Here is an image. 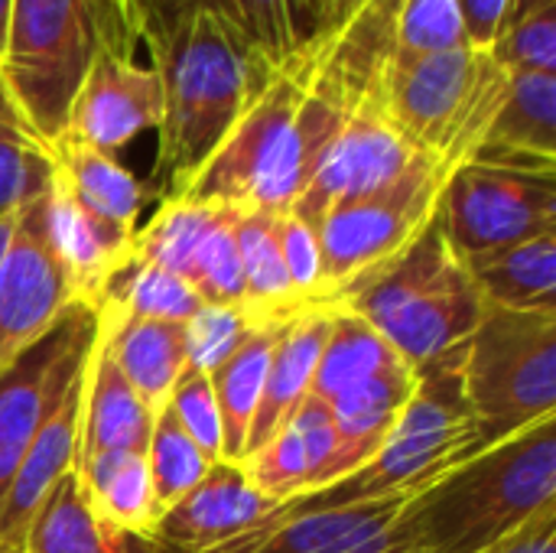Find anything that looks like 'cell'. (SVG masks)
<instances>
[{"instance_id":"6da1fadb","label":"cell","mask_w":556,"mask_h":553,"mask_svg":"<svg viewBox=\"0 0 556 553\" xmlns=\"http://www.w3.org/2000/svg\"><path fill=\"white\" fill-rule=\"evenodd\" d=\"M362 85L368 78L349 75L316 36L274 68L179 196L238 212H293Z\"/></svg>"},{"instance_id":"7a4b0ae2","label":"cell","mask_w":556,"mask_h":553,"mask_svg":"<svg viewBox=\"0 0 556 553\" xmlns=\"http://www.w3.org/2000/svg\"><path fill=\"white\" fill-rule=\"evenodd\" d=\"M163 85L150 189L173 199L222 143L277 65L215 10H192L147 39Z\"/></svg>"},{"instance_id":"3957f363","label":"cell","mask_w":556,"mask_h":553,"mask_svg":"<svg viewBox=\"0 0 556 553\" xmlns=\"http://www.w3.org/2000/svg\"><path fill=\"white\" fill-rule=\"evenodd\" d=\"M547 505H556V414L414 495L394 541L414 553H485Z\"/></svg>"},{"instance_id":"277c9868","label":"cell","mask_w":556,"mask_h":553,"mask_svg":"<svg viewBox=\"0 0 556 553\" xmlns=\"http://www.w3.org/2000/svg\"><path fill=\"white\" fill-rule=\"evenodd\" d=\"M463 349L453 355L424 365L417 372V388L391 427L381 450L352 476L287 499L267 512L270 518H290L300 512L342 508V505H368L384 499H414L446 479L453 469L469 463L485 450L476 417L463 394L459 378Z\"/></svg>"},{"instance_id":"5b68a950","label":"cell","mask_w":556,"mask_h":553,"mask_svg":"<svg viewBox=\"0 0 556 553\" xmlns=\"http://www.w3.org/2000/svg\"><path fill=\"white\" fill-rule=\"evenodd\" d=\"M140 29L117 0H13L0 85L26 127L49 147L104 46L137 49Z\"/></svg>"},{"instance_id":"8992f818","label":"cell","mask_w":556,"mask_h":553,"mask_svg":"<svg viewBox=\"0 0 556 553\" xmlns=\"http://www.w3.org/2000/svg\"><path fill=\"white\" fill-rule=\"evenodd\" d=\"M508 78L489 49L463 46L420 59L384 52L371 85L404 140L453 173L479 153L505 101Z\"/></svg>"},{"instance_id":"52a82bcc","label":"cell","mask_w":556,"mask_h":553,"mask_svg":"<svg viewBox=\"0 0 556 553\" xmlns=\"http://www.w3.org/2000/svg\"><path fill=\"white\" fill-rule=\"evenodd\" d=\"M345 306L371 323L414 372L463 349L489 313L437 218L391 271Z\"/></svg>"},{"instance_id":"ba28073f","label":"cell","mask_w":556,"mask_h":553,"mask_svg":"<svg viewBox=\"0 0 556 553\" xmlns=\"http://www.w3.org/2000/svg\"><path fill=\"white\" fill-rule=\"evenodd\" d=\"M459 378L489 447L556 414V313L489 306L463 345Z\"/></svg>"},{"instance_id":"9c48e42d","label":"cell","mask_w":556,"mask_h":553,"mask_svg":"<svg viewBox=\"0 0 556 553\" xmlns=\"http://www.w3.org/2000/svg\"><path fill=\"white\" fill-rule=\"evenodd\" d=\"M450 176V169L424 156L391 186L326 212L316 225L326 306L355 300L420 241L440 212Z\"/></svg>"},{"instance_id":"30bf717a","label":"cell","mask_w":556,"mask_h":553,"mask_svg":"<svg viewBox=\"0 0 556 553\" xmlns=\"http://www.w3.org/2000/svg\"><path fill=\"white\" fill-rule=\"evenodd\" d=\"M437 222L456 257L472 267L498 251L554 235L556 176L551 169L469 160L446 179Z\"/></svg>"},{"instance_id":"8fae6325","label":"cell","mask_w":556,"mask_h":553,"mask_svg":"<svg viewBox=\"0 0 556 553\" xmlns=\"http://www.w3.org/2000/svg\"><path fill=\"white\" fill-rule=\"evenodd\" d=\"M98 336V310L68 303L29 349L0 368V505L36 430L85 375Z\"/></svg>"},{"instance_id":"7c38bea8","label":"cell","mask_w":556,"mask_h":553,"mask_svg":"<svg viewBox=\"0 0 556 553\" xmlns=\"http://www.w3.org/2000/svg\"><path fill=\"white\" fill-rule=\"evenodd\" d=\"M417 160H424V153H417L404 140V134L388 121L368 78V85L355 91L349 114L329 140L306 192L287 215H296L316 231L329 209L391 186Z\"/></svg>"},{"instance_id":"4fadbf2b","label":"cell","mask_w":556,"mask_h":553,"mask_svg":"<svg viewBox=\"0 0 556 553\" xmlns=\"http://www.w3.org/2000/svg\"><path fill=\"white\" fill-rule=\"evenodd\" d=\"M49 189L16 209L0 261V368L75 303V284L49 238Z\"/></svg>"},{"instance_id":"5bb4252c","label":"cell","mask_w":556,"mask_h":553,"mask_svg":"<svg viewBox=\"0 0 556 553\" xmlns=\"http://www.w3.org/2000/svg\"><path fill=\"white\" fill-rule=\"evenodd\" d=\"M160 121L163 85L156 68L140 65L130 49L104 46L72 98L62 134L114 156L140 134L156 130Z\"/></svg>"},{"instance_id":"9a60e30c","label":"cell","mask_w":556,"mask_h":553,"mask_svg":"<svg viewBox=\"0 0 556 553\" xmlns=\"http://www.w3.org/2000/svg\"><path fill=\"white\" fill-rule=\"evenodd\" d=\"M410 499L300 512L290 518L264 515L235 541L208 553H388L397 548L394 521Z\"/></svg>"},{"instance_id":"2e32d148","label":"cell","mask_w":556,"mask_h":553,"mask_svg":"<svg viewBox=\"0 0 556 553\" xmlns=\"http://www.w3.org/2000/svg\"><path fill=\"white\" fill-rule=\"evenodd\" d=\"M267 512L274 502L248 479V469L218 460L186 499L160 515L153 541L163 553H208L244 535Z\"/></svg>"},{"instance_id":"e0dca14e","label":"cell","mask_w":556,"mask_h":553,"mask_svg":"<svg viewBox=\"0 0 556 553\" xmlns=\"http://www.w3.org/2000/svg\"><path fill=\"white\" fill-rule=\"evenodd\" d=\"M81 388L85 375L65 391V398L52 407V414L36 430L29 450L23 453L10 489L0 505V548L20 551L23 535L49 495V489L75 466L78 456V427H81Z\"/></svg>"},{"instance_id":"ac0fdd59","label":"cell","mask_w":556,"mask_h":553,"mask_svg":"<svg viewBox=\"0 0 556 553\" xmlns=\"http://www.w3.org/2000/svg\"><path fill=\"white\" fill-rule=\"evenodd\" d=\"M414 388H417V372L410 365H397L358 388H349L336 401H329V411L336 420V450H332V460L319 469L309 492L326 489L358 473L388 440Z\"/></svg>"},{"instance_id":"d6986e66","label":"cell","mask_w":556,"mask_h":553,"mask_svg":"<svg viewBox=\"0 0 556 553\" xmlns=\"http://www.w3.org/2000/svg\"><path fill=\"white\" fill-rule=\"evenodd\" d=\"M332 313L336 306H306L280 332L241 463H248L257 450H264L270 437L293 417V411L313 394V375L329 339Z\"/></svg>"},{"instance_id":"ffe728a7","label":"cell","mask_w":556,"mask_h":553,"mask_svg":"<svg viewBox=\"0 0 556 553\" xmlns=\"http://www.w3.org/2000/svg\"><path fill=\"white\" fill-rule=\"evenodd\" d=\"M153 420H156V414L124 378L104 336L98 332L88 368H85L81 427H78V456L75 460L114 453V450L147 453Z\"/></svg>"},{"instance_id":"44dd1931","label":"cell","mask_w":556,"mask_h":553,"mask_svg":"<svg viewBox=\"0 0 556 553\" xmlns=\"http://www.w3.org/2000/svg\"><path fill=\"white\" fill-rule=\"evenodd\" d=\"M134 7L143 42L192 10H215L257 52H264L270 65L296 59L316 39L300 10V0H134Z\"/></svg>"},{"instance_id":"7402d4cb","label":"cell","mask_w":556,"mask_h":553,"mask_svg":"<svg viewBox=\"0 0 556 553\" xmlns=\"http://www.w3.org/2000/svg\"><path fill=\"white\" fill-rule=\"evenodd\" d=\"M472 160L556 173V75L515 72Z\"/></svg>"},{"instance_id":"603a6c76","label":"cell","mask_w":556,"mask_h":553,"mask_svg":"<svg viewBox=\"0 0 556 553\" xmlns=\"http://www.w3.org/2000/svg\"><path fill=\"white\" fill-rule=\"evenodd\" d=\"M52 179L94 218L121 228L137 231V218L147 202H160L150 183L137 179L117 156L101 153L68 134H59L49 147Z\"/></svg>"},{"instance_id":"cb8c5ba5","label":"cell","mask_w":556,"mask_h":553,"mask_svg":"<svg viewBox=\"0 0 556 553\" xmlns=\"http://www.w3.org/2000/svg\"><path fill=\"white\" fill-rule=\"evenodd\" d=\"M46 205H49V238L75 284V297L81 303L98 306L104 284L134 254V231H121L94 218L55 179L49 183Z\"/></svg>"},{"instance_id":"d4e9b609","label":"cell","mask_w":556,"mask_h":553,"mask_svg":"<svg viewBox=\"0 0 556 553\" xmlns=\"http://www.w3.org/2000/svg\"><path fill=\"white\" fill-rule=\"evenodd\" d=\"M20 553H163V548L98 518L72 466L36 508Z\"/></svg>"},{"instance_id":"484cf974","label":"cell","mask_w":556,"mask_h":553,"mask_svg":"<svg viewBox=\"0 0 556 553\" xmlns=\"http://www.w3.org/2000/svg\"><path fill=\"white\" fill-rule=\"evenodd\" d=\"M98 332L104 336L117 368L134 385V391L150 404L153 414H160L186 368L182 323L134 319L98 306Z\"/></svg>"},{"instance_id":"4316f807","label":"cell","mask_w":556,"mask_h":553,"mask_svg":"<svg viewBox=\"0 0 556 553\" xmlns=\"http://www.w3.org/2000/svg\"><path fill=\"white\" fill-rule=\"evenodd\" d=\"M290 319L293 316H277V319L261 323L244 339V345L222 368H215L208 375L215 404H218V417H222V460H228V463L244 460V443H248L254 414L261 407L270 355H274V345Z\"/></svg>"},{"instance_id":"83f0119b","label":"cell","mask_w":556,"mask_h":553,"mask_svg":"<svg viewBox=\"0 0 556 553\" xmlns=\"http://www.w3.org/2000/svg\"><path fill=\"white\" fill-rule=\"evenodd\" d=\"M238 209L222 202H199V199H163L160 209L147 225H137L134 231V261L163 267L189 284L205 244L222 231Z\"/></svg>"},{"instance_id":"f1b7e54d","label":"cell","mask_w":556,"mask_h":553,"mask_svg":"<svg viewBox=\"0 0 556 553\" xmlns=\"http://www.w3.org/2000/svg\"><path fill=\"white\" fill-rule=\"evenodd\" d=\"M75 473L98 518L143 538L156 535V521L163 508L153 492L147 453H130V450L98 453L88 460H75Z\"/></svg>"},{"instance_id":"f546056e","label":"cell","mask_w":556,"mask_h":553,"mask_svg":"<svg viewBox=\"0 0 556 553\" xmlns=\"http://www.w3.org/2000/svg\"><path fill=\"white\" fill-rule=\"evenodd\" d=\"M482 300L498 310L556 313V231L469 267Z\"/></svg>"},{"instance_id":"4dcf8cb0","label":"cell","mask_w":556,"mask_h":553,"mask_svg":"<svg viewBox=\"0 0 556 553\" xmlns=\"http://www.w3.org/2000/svg\"><path fill=\"white\" fill-rule=\"evenodd\" d=\"M397 365L407 362L384 342V336L371 323H365L349 306H336L329 339L313 375V394L329 404L349 388H358Z\"/></svg>"},{"instance_id":"1f68e13d","label":"cell","mask_w":556,"mask_h":553,"mask_svg":"<svg viewBox=\"0 0 556 553\" xmlns=\"http://www.w3.org/2000/svg\"><path fill=\"white\" fill-rule=\"evenodd\" d=\"M235 251L244 280V303L264 316H293L296 303L280 248V215L241 212L235 222Z\"/></svg>"},{"instance_id":"d6a6232c","label":"cell","mask_w":556,"mask_h":553,"mask_svg":"<svg viewBox=\"0 0 556 553\" xmlns=\"http://www.w3.org/2000/svg\"><path fill=\"white\" fill-rule=\"evenodd\" d=\"M98 306L114 310L121 316L134 319H160V323H186L199 306V293L176 274L143 264V261H127L101 290ZM94 306V310H98Z\"/></svg>"},{"instance_id":"836d02e7","label":"cell","mask_w":556,"mask_h":553,"mask_svg":"<svg viewBox=\"0 0 556 553\" xmlns=\"http://www.w3.org/2000/svg\"><path fill=\"white\" fill-rule=\"evenodd\" d=\"M52 183L46 143L26 127L0 85V218L16 215L20 205L42 196Z\"/></svg>"},{"instance_id":"e575fe53","label":"cell","mask_w":556,"mask_h":553,"mask_svg":"<svg viewBox=\"0 0 556 553\" xmlns=\"http://www.w3.org/2000/svg\"><path fill=\"white\" fill-rule=\"evenodd\" d=\"M147 466L156 502L166 512L169 505L186 499L212 473L215 463L192 443V437L179 427L173 411L163 407L153 420V433L147 443Z\"/></svg>"},{"instance_id":"d590c367","label":"cell","mask_w":556,"mask_h":553,"mask_svg":"<svg viewBox=\"0 0 556 553\" xmlns=\"http://www.w3.org/2000/svg\"><path fill=\"white\" fill-rule=\"evenodd\" d=\"M296 316V313H293ZM267 319L277 316H264L251 306H212L202 303L186 323H182V339H186V368L205 372L212 375L215 368H222L241 345L244 339Z\"/></svg>"},{"instance_id":"8d00e7d4","label":"cell","mask_w":556,"mask_h":553,"mask_svg":"<svg viewBox=\"0 0 556 553\" xmlns=\"http://www.w3.org/2000/svg\"><path fill=\"white\" fill-rule=\"evenodd\" d=\"M463 46L469 42L459 16V0H404L391 26L388 55L420 59Z\"/></svg>"},{"instance_id":"74e56055","label":"cell","mask_w":556,"mask_h":553,"mask_svg":"<svg viewBox=\"0 0 556 553\" xmlns=\"http://www.w3.org/2000/svg\"><path fill=\"white\" fill-rule=\"evenodd\" d=\"M248 469V479L274 502H287L296 499L303 492H309L316 466L309 460V450L303 443V437L296 433V427L287 420L264 450H257L248 463H241Z\"/></svg>"},{"instance_id":"f35d334b","label":"cell","mask_w":556,"mask_h":553,"mask_svg":"<svg viewBox=\"0 0 556 553\" xmlns=\"http://www.w3.org/2000/svg\"><path fill=\"white\" fill-rule=\"evenodd\" d=\"M489 52L508 75L515 72L556 75V3L511 20Z\"/></svg>"},{"instance_id":"ab89813d","label":"cell","mask_w":556,"mask_h":553,"mask_svg":"<svg viewBox=\"0 0 556 553\" xmlns=\"http://www.w3.org/2000/svg\"><path fill=\"white\" fill-rule=\"evenodd\" d=\"M166 407L173 411L179 427L192 437V443L212 463H218L222 460V417H218L212 378L205 372L182 368V375L173 385V394H169Z\"/></svg>"},{"instance_id":"60d3db41","label":"cell","mask_w":556,"mask_h":553,"mask_svg":"<svg viewBox=\"0 0 556 553\" xmlns=\"http://www.w3.org/2000/svg\"><path fill=\"white\" fill-rule=\"evenodd\" d=\"M280 248L283 267L290 277V290L300 306H326V280H323V251L316 231L296 215H280Z\"/></svg>"},{"instance_id":"b9f144b4","label":"cell","mask_w":556,"mask_h":553,"mask_svg":"<svg viewBox=\"0 0 556 553\" xmlns=\"http://www.w3.org/2000/svg\"><path fill=\"white\" fill-rule=\"evenodd\" d=\"M290 424L296 427V433L303 437L306 450H309V460L316 466V476L319 469L332 460V450H336V420H332V411L326 401H319L316 394H309L290 417ZM313 476V482H316ZM313 489V486H309ZM306 495V492H303Z\"/></svg>"},{"instance_id":"7bdbcfd3","label":"cell","mask_w":556,"mask_h":553,"mask_svg":"<svg viewBox=\"0 0 556 553\" xmlns=\"http://www.w3.org/2000/svg\"><path fill=\"white\" fill-rule=\"evenodd\" d=\"M511 7L515 0H459L466 42L472 49H492L502 29L511 23Z\"/></svg>"},{"instance_id":"ee69618b","label":"cell","mask_w":556,"mask_h":553,"mask_svg":"<svg viewBox=\"0 0 556 553\" xmlns=\"http://www.w3.org/2000/svg\"><path fill=\"white\" fill-rule=\"evenodd\" d=\"M401 3H404V0H332L326 29H342V26H378V29L391 33ZM326 29H323V33H326Z\"/></svg>"},{"instance_id":"f6af8a7d","label":"cell","mask_w":556,"mask_h":553,"mask_svg":"<svg viewBox=\"0 0 556 553\" xmlns=\"http://www.w3.org/2000/svg\"><path fill=\"white\" fill-rule=\"evenodd\" d=\"M485 553H556V505L541 508L518 531L502 538Z\"/></svg>"},{"instance_id":"bcb514c9","label":"cell","mask_w":556,"mask_h":553,"mask_svg":"<svg viewBox=\"0 0 556 553\" xmlns=\"http://www.w3.org/2000/svg\"><path fill=\"white\" fill-rule=\"evenodd\" d=\"M300 10L313 29V36H319L329 23V10H332V0H300Z\"/></svg>"},{"instance_id":"7dc6e473","label":"cell","mask_w":556,"mask_h":553,"mask_svg":"<svg viewBox=\"0 0 556 553\" xmlns=\"http://www.w3.org/2000/svg\"><path fill=\"white\" fill-rule=\"evenodd\" d=\"M556 0H515V7H511V20H518V16H525V13H534V10H541V7H551Z\"/></svg>"},{"instance_id":"c3c4849f","label":"cell","mask_w":556,"mask_h":553,"mask_svg":"<svg viewBox=\"0 0 556 553\" xmlns=\"http://www.w3.org/2000/svg\"><path fill=\"white\" fill-rule=\"evenodd\" d=\"M10 10H13V0H0V55H3V42H7V26H10Z\"/></svg>"},{"instance_id":"681fc988","label":"cell","mask_w":556,"mask_h":553,"mask_svg":"<svg viewBox=\"0 0 556 553\" xmlns=\"http://www.w3.org/2000/svg\"><path fill=\"white\" fill-rule=\"evenodd\" d=\"M13 218H16V215H10V218H0V261H3V251H7V244H10V235H13Z\"/></svg>"},{"instance_id":"f907efd6","label":"cell","mask_w":556,"mask_h":553,"mask_svg":"<svg viewBox=\"0 0 556 553\" xmlns=\"http://www.w3.org/2000/svg\"><path fill=\"white\" fill-rule=\"evenodd\" d=\"M117 3H121V7H124L130 16H134V23H137V29H140V20H137V7H134V0H117Z\"/></svg>"},{"instance_id":"816d5d0a","label":"cell","mask_w":556,"mask_h":553,"mask_svg":"<svg viewBox=\"0 0 556 553\" xmlns=\"http://www.w3.org/2000/svg\"><path fill=\"white\" fill-rule=\"evenodd\" d=\"M388 553H414V551H407V548H401V544H397V548H391Z\"/></svg>"},{"instance_id":"f5cc1de1","label":"cell","mask_w":556,"mask_h":553,"mask_svg":"<svg viewBox=\"0 0 556 553\" xmlns=\"http://www.w3.org/2000/svg\"><path fill=\"white\" fill-rule=\"evenodd\" d=\"M0 553H20V551H7V548H0Z\"/></svg>"}]
</instances>
